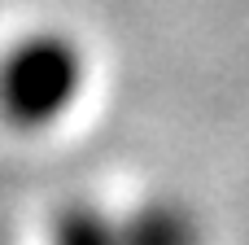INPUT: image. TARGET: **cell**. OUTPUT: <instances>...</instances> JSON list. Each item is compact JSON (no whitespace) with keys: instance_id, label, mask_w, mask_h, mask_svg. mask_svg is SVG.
Returning a JSON list of instances; mask_svg holds the SVG:
<instances>
[{"instance_id":"1","label":"cell","mask_w":249,"mask_h":245,"mask_svg":"<svg viewBox=\"0 0 249 245\" xmlns=\"http://www.w3.org/2000/svg\"><path fill=\"white\" fill-rule=\"evenodd\" d=\"M88 61L61 31H35L0 57V114L18 132L57 123L83 92Z\"/></svg>"},{"instance_id":"2","label":"cell","mask_w":249,"mask_h":245,"mask_svg":"<svg viewBox=\"0 0 249 245\" xmlns=\"http://www.w3.org/2000/svg\"><path fill=\"white\" fill-rule=\"evenodd\" d=\"M118 245H206L197 215L175 197H153L114 219Z\"/></svg>"},{"instance_id":"3","label":"cell","mask_w":249,"mask_h":245,"mask_svg":"<svg viewBox=\"0 0 249 245\" xmlns=\"http://www.w3.org/2000/svg\"><path fill=\"white\" fill-rule=\"evenodd\" d=\"M53 245H118L114 219L92 202H66L53 215Z\"/></svg>"}]
</instances>
